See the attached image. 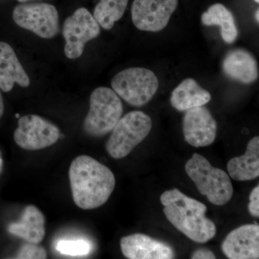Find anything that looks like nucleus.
<instances>
[{"mask_svg":"<svg viewBox=\"0 0 259 259\" xmlns=\"http://www.w3.org/2000/svg\"><path fill=\"white\" fill-rule=\"evenodd\" d=\"M69 175L74 203L82 209L101 207L115 190V177L111 170L86 155L74 158Z\"/></svg>","mask_w":259,"mask_h":259,"instance_id":"obj_1","label":"nucleus"},{"mask_svg":"<svg viewBox=\"0 0 259 259\" xmlns=\"http://www.w3.org/2000/svg\"><path fill=\"white\" fill-rule=\"evenodd\" d=\"M160 200L168 221L192 241L204 243L215 236V224L206 217L207 207L202 202L177 188L163 192Z\"/></svg>","mask_w":259,"mask_h":259,"instance_id":"obj_2","label":"nucleus"},{"mask_svg":"<svg viewBox=\"0 0 259 259\" xmlns=\"http://www.w3.org/2000/svg\"><path fill=\"white\" fill-rule=\"evenodd\" d=\"M185 171L197 186L199 192L218 206L225 205L233 195V187L229 175L215 168L199 153H194L187 162Z\"/></svg>","mask_w":259,"mask_h":259,"instance_id":"obj_3","label":"nucleus"},{"mask_svg":"<svg viewBox=\"0 0 259 259\" xmlns=\"http://www.w3.org/2000/svg\"><path fill=\"white\" fill-rule=\"evenodd\" d=\"M122 112V102L113 90L97 88L90 96V111L83 121V131L92 137L105 136L111 132Z\"/></svg>","mask_w":259,"mask_h":259,"instance_id":"obj_4","label":"nucleus"},{"mask_svg":"<svg viewBox=\"0 0 259 259\" xmlns=\"http://www.w3.org/2000/svg\"><path fill=\"white\" fill-rule=\"evenodd\" d=\"M152 125L151 117L144 112L126 114L112 130L105 146L107 153L115 159L125 158L147 137Z\"/></svg>","mask_w":259,"mask_h":259,"instance_id":"obj_5","label":"nucleus"},{"mask_svg":"<svg viewBox=\"0 0 259 259\" xmlns=\"http://www.w3.org/2000/svg\"><path fill=\"white\" fill-rule=\"evenodd\" d=\"M112 90L133 106L141 107L152 100L159 83L156 74L144 68L122 70L112 79Z\"/></svg>","mask_w":259,"mask_h":259,"instance_id":"obj_6","label":"nucleus"},{"mask_svg":"<svg viewBox=\"0 0 259 259\" xmlns=\"http://www.w3.org/2000/svg\"><path fill=\"white\" fill-rule=\"evenodd\" d=\"M13 18L20 28L42 38H53L59 32V17L55 6L48 3H23L15 7Z\"/></svg>","mask_w":259,"mask_h":259,"instance_id":"obj_7","label":"nucleus"},{"mask_svg":"<svg viewBox=\"0 0 259 259\" xmlns=\"http://www.w3.org/2000/svg\"><path fill=\"white\" fill-rule=\"evenodd\" d=\"M100 33V25L88 10L80 8L65 20L63 35L64 53L69 59H76L82 55L85 44L96 38Z\"/></svg>","mask_w":259,"mask_h":259,"instance_id":"obj_8","label":"nucleus"},{"mask_svg":"<svg viewBox=\"0 0 259 259\" xmlns=\"http://www.w3.org/2000/svg\"><path fill=\"white\" fill-rule=\"evenodd\" d=\"M61 137L57 126L40 116L28 115L20 117L14 140L19 147L29 151L44 149L55 144Z\"/></svg>","mask_w":259,"mask_h":259,"instance_id":"obj_9","label":"nucleus"},{"mask_svg":"<svg viewBox=\"0 0 259 259\" xmlns=\"http://www.w3.org/2000/svg\"><path fill=\"white\" fill-rule=\"evenodd\" d=\"M177 5L178 0H134L133 23L142 31H161L168 25Z\"/></svg>","mask_w":259,"mask_h":259,"instance_id":"obj_10","label":"nucleus"},{"mask_svg":"<svg viewBox=\"0 0 259 259\" xmlns=\"http://www.w3.org/2000/svg\"><path fill=\"white\" fill-rule=\"evenodd\" d=\"M218 125L208 109L194 107L185 112L183 133L185 141L194 147H206L215 141Z\"/></svg>","mask_w":259,"mask_h":259,"instance_id":"obj_11","label":"nucleus"},{"mask_svg":"<svg viewBox=\"0 0 259 259\" xmlns=\"http://www.w3.org/2000/svg\"><path fill=\"white\" fill-rule=\"evenodd\" d=\"M222 250L224 254L230 259H258V225H245L233 230L223 241Z\"/></svg>","mask_w":259,"mask_h":259,"instance_id":"obj_12","label":"nucleus"},{"mask_svg":"<svg viewBox=\"0 0 259 259\" xmlns=\"http://www.w3.org/2000/svg\"><path fill=\"white\" fill-rule=\"evenodd\" d=\"M120 248L123 255L130 259H170L175 257V252L169 245L141 233L122 238Z\"/></svg>","mask_w":259,"mask_h":259,"instance_id":"obj_13","label":"nucleus"},{"mask_svg":"<svg viewBox=\"0 0 259 259\" xmlns=\"http://www.w3.org/2000/svg\"><path fill=\"white\" fill-rule=\"evenodd\" d=\"M223 69L228 77L244 84H250L258 78L256 59L245 49L228 52L223 60Z\"/></svg>","mask_w":259,"mask_h":259,"instance_id":"obj_14","label":"nucleus"},{"mask_svg":"<svg viewBox=\"0 0 259 259\" xmlns=\"http://www.w3.org/2000/svg\"><path fill=\"white\" fill-rule=\"evenodd\" d=\"M15 83L28 88L30 81L13 48L0 41V89L5 93L13 90Z\"/></svg>","mask_w":259,"mask_h":259,"instance_id":"obj_15","label":"nucleus"},{"mask_svg":"<svg viewBox=\"0 0 259 259\" xmlns=\"http://www.w3.org/2000/svg\"><path fill=\"white\" fill-rule=\"evenodd\" d=\"M45 217L41 211L30 204L24 209L20 221L10 224L8 230L11 234L29 243L38 244L45 237Z\"/></svg>","mask_w":259,"mask_h":259,"instance_id":"obj_16","label":"nucleus"},{"mask_svg":"<svg viewBox=\"0 0 259 259\" xmlns=\"http://www.w3.org/2000/svg\"><path fill=\"white\" fill-rule=\"evenodd\" d=\"M228 175L233 180L245 182L259 176V137L255 136L247 145L243 156L232 158L227 164Z\"/></svg>","mask_w":259,"mask_h":259,"instance_id":"obj_17","label":"nucleus"},{"mask_svg":"<svg viewBox=\"0 0 259 259\" xmlns=\"http://www.w3.org/2000/svg\"><path fill=\"white\" fill-rule=\"evenodd\" d=\"M211 100V95L201 88L192 78L182 81L172 92L170 102L178 111H187L194 107L203 106Z\"/></svg>","mask_w":259,"mask_h":259,"instance_id":"obj_18","label":"nucleus"},{"mask_svg":"<svg viewBox=\"0 0 259 259\" xmlns=\"http://www.w3.org/2000/svg\"><path fill=\"white\" fill-rule=\"evenodd\" d=\"M202 21L207 26L218 25L221 27L223 40L226 44L236 41L238 36V30L236 20L231 11L222 4H214L202 15Z\"/></svg>","mask_w":259,"mask_h":259,"instance_id":"obj_19","label":"nucleus"},{"mask_svg":"<svg viewBox=\"0 0 259 259\" xmlns=\"http://www.w3.org/2000/svg\"><path fill=\"white\" fill-rule=\"evenodd\" d=\"M128 0H100L94 10V18L105 30L113 28L125 13Z\"/></svg>","mask_w":259,"mask_h":259,"instance_id":"obj_20","label":"nucleus"},{"mask_svg":"<svg viewBox=\"0 0 259 259\" xmlns=\"http://www.w3.org/2000/svg\"><path fill=\"white\" fill-rule=\"evenodd\" d=\"M56 248L61 254L79 256L89 254L92 245L88 240L62 239L58 241Z\"/></svg>","mask_w":259,"mask_h":259,"instance_id":"obj_21","label":"nucleus"},{"mask_svg":"<svg viewBox=\"0 0 259 259\" xmlns=\"http://www.w3.org/2000/svg\"><path fill=\"white\" fill-rule=\"evenodd\" d=\"M17 258L23 259H44L47 258V252L44 247L35 243H25L20 247Z\"/></svg>","mask_w":259,"mask_h":259,"instance_id":"obj_22","label":"nucleus"},{"mask_svg":"<svg viewBox=\"0 0 259 259\" xmlns=\"http://www.w3.org/2000/svg\"><path fill=\"white\" fill-rule=\"evenodd\" d=\"M248 211L252 216L259 217V186H256L250 194Z\"/></svg>","mask_w":259,"mask_h":259,"instance_id":"obj_23","label":"nucleus"},{"mask_svg":"<svg viewBox=\"0 0 259 259\" xmlns=\"http://www.w3.org/2000/svg\"><path fill=\"white\" fill-rule=\"evenodd\" d=\"M191 258L192 259H214L216 257L212 250L207 249V248H199L194 252Z\"/></svg>","mask_w":259,"mask_h":259,"instance_id":"obj_24","label":"nucleus"},{"mask_svg":"<svg viewBox=\"0 0 259 259\" xmlns=\"http://www.w3.org/2000/svg\"><path fill=\"white\" fill-rule=\"evenodd\" d=\"M4 113V103H3V96H2L1 93H0V118Z\"/></svg>","mask_w":259,"mask_h":259,"instance_id":"obj_25","label":"nucleus"},{"mask_svg":"<svg viewBox=\"0 0 259 259\" xmlns=\"http://www.w3.org/2000/svg\"><path fill=\"white\" fill-rule=\"evenodd\" d=\"M3 158H2L1 152H0V174H1L2 171H3Z\"/></svg>","mask_w":259,"mask_h":259,"instance_id":"obj_26","label":"nucleus"},{"mask_svg":"<svg viewBox=\"0 0 259 259\" xmlns=\"http://www.w3.org/2000/svg\"><path fill=\"white\" fill-rule=\"evenodd\" d=\"M258 15H259V10H258V9H257L256 11H255V21H256L257 23H258L259 22Z\"/></svg>","mask_w":259,"mask_h":259,"instance_id":"obj_27","label":"nucleus"},{"mask_svg":"<svg viewBox=\"0 0 259 259\" xmlns=\"http://www.w3.org/2000/svg\"><path fill=\"white\" fill-rule=\"evenodd\" d=\"M18 2H20V3H27V2L28 1H33V0H18Z\"/></svg>","mask_w":259,"mask_h":259,"instance_id":"obj_28","label":"nucleus"},{"mask_svg":"<svg viewBox=\"0 0 259 259\" xmlns=\"http://www.w3.org/2000/svg\"><path fill=\"white\" fill-rule=\"evenodd\" d=\"M254 1L255 2V3H259V0H254Z\"/></svg>","mask_w":259,"mask_h":259,"instance_id":"obj_29","label":"nucleus"},{"mask_svg":"<svg viewBox=\"0 0 259 259\" xmlns=\"http://www.w3.org/2000/svg\"><path fill=\"white\" fill-rule=\"evenodd\" d=\"M16 117H20V115H16Z\"/></svg>","mask_w":259,"mask_h":259,"instance_id":"obj_30","label":"nucleus"}]
</instances>
